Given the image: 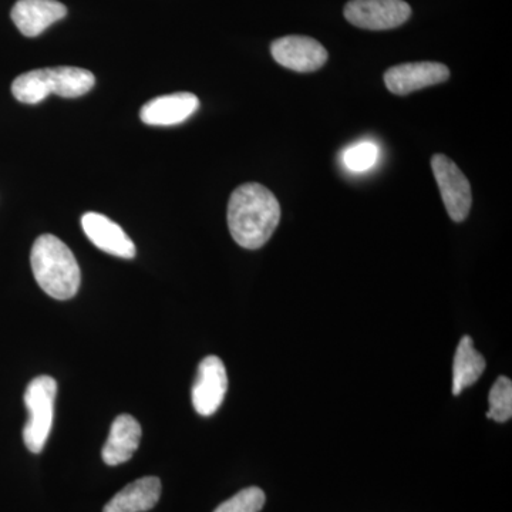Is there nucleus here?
Wrapping results in <instances>:
<instances>
[{
	"label": "nucleus",
	"mask_w": 512,
	"mask_h": 512,
	"mask_svg": "<svg viewBox=\"0 0 512 512\" xmlns=\"http://www.w3.org/2000/svg\"><path fill=\"white\" fill-rule=\"evenodd\" d=\"M279 222L281 205L264 185L248 183L232 192L228 204V228L239 247H264Z\"/></svg>",
	"instance_id": "nucleus-1"
},
{
	"label": "nucleus",
	"mask_w": 512,
	"mask_h": 512,
	"mask_svg": "<svg viewBox=\"0 0 512 512\" xmlns=\"http://www.w3.org/2000/svg\"><path fill=\"white\" fill-rule=\"evenodd\" d=\"M30 264L37 284L52 298L67 301L79 292L82 272L72 249L62 239L50 234L37 238Z\"/></svg>",
	"instance_id": "nucleus-2"
},
{
	"label": "nucleus",
	"mask_w": 512,
	"mask_h": 512,
	"mask_svg": "<svg viewBox=\"0 0 512 512\" xmlns=\"http://www.w3.org/2000/svg\"><path fill=\"white\" fill-rule=\"evenodd\" d=\"M57 383L53 377L39 376L29 383L25 393L28 423L23 429V441L30 453H42L52 430Z\"/></svg>",
	"instance_id": "nucleus-3"
},
{
	"label": "nucleus",
	"mask_w": 512,
	"mask_h": 512,
	"mask_svg": "<svg viewBox=\"0 0 512 512\" xmlns=\"http://www.w3.org/2000/svg\"><path fill=\"white\" fill-rule=\"evenodd\" d=\"M343 13L356 28L377 32L404 25L412 16V8L404 0H350Z\"/></svg>",
	"instance_id": "nucleus-4"
},
{
	"label": "nucleus",
	"mask_w": 512,
	"mask_h": 512,
	"mask_svg": "<svg viewBox=\"0 0 512 512\" xmlns=\"http://www.w3.org/2000/svg\"><path fill=\"white\" fill-rule=\"evenodd\" d=\"M431 170L451 220L463 222L470 214L473 204L470 181L458 165L444 154H436L431 158Z\"/></svg>",
	"instance_id": "nucleus-5"
},
{
	"label": "nucleus",
	"mask_w": 512,
	"mask_h": 512,
	"mask_svg": "<svg viewBox=\"0 0 512 512\" xmlns=\"http://www.w3.org/2000/svg\"><path fill=\"white\" fill-rule=\"evenodd\" d=\"M228 390L227 369L218 356H207L198 366L197 379L192 386V406L200 416L217 413Z\"/></svg>",
	"instance_id": "nucleus-6"
},
{
	"label": "nucleus",
	"mask_w": 512,
	"mask_h": 512,
	"mask_svg": "<svg viewBox=\"0 0 512 512\" xmlns=\"http://www.w3.org/2000/svg\"><path fill=\"white\" fill-rule=\"evenodd\" d=\"M272 57L285 69L299 73L319 70L328 62V50L308 36H285L271 45Z\"/></svg>",
	"instance_id": "nucleus-7"
},
{
	"label": "nucleus",
	"mask_w": 512,
	"mask_h": 512,
	"mask_svg": "<svg viewBox=\"0 0 512 512\" xmlns=\"http://www.w3.org/2000/svg\"><path fill=\"white\" fill-rule=\"evenodd\" d=\"M450 69L443 63L417 62L397 64L384 73V83L397 96L419 92L426 87L447 82Z\"/></svg>",
	"instance_id": "nucleus-8"
},
{
	"label": "nucleus",
	"mask_w": 512,
	"mask_h": 512,
	"mask_svg": "<svg viewBox=\"0 0 512 512\" xmlns=\"http://www.w3.org/2000/svg\"><path fill=\"white\" fill-rule=\"evenodd\" d=\"M82 227L87 238L106 254L133 259L136 256V245L116 222L106 215L87 212L82 217Z\"/></svg>",
	"instance_id": "nucleus-9"
},
{
	"label": "nucleus",
	"mask_w": 512,
	"mask_h": 512,
	"mask_svg": "<svg viewBox=\"0 0 512 512\" xmlns=\"http://www.w3.org/2000/svg\"><path fill=\"white\" fill-rule=\"evenodd\" d=\"M200 109V100L195 94L181 92L156 97L144 104L140 119L148 126H175L190 119Z\"/></svg>",
	"instance_id": "nucleus-10"
},
{
	"label": "nucleus",
	"mask_w": 512,
	"mask_h": 512,
	"mask_svg": "<svg viewBox=\"0 0 512 512\" xmlns=\"http://www.w3.org/2000/svg\"><path fill=\"white\" fill-rule=\"evenodd\" d=\"M67 15V8L57 0H18L13 6V23L26 37H36Z\"/></svg>",
	"instance_id": "nucleus-11"
},
{
	"label": "nucleus",
	"mask_w": 512,
	"mask_h": 512,
	"mask_svg": "<svg viewBox=\"0 0 512 512\" xmlns=\"http://www.w3.org/2000/svg\"><path fill=\"white\" fill-rule=\"evenodd\" d=\"M141 426L130 414H121L111 424L109 439L104 444L101 457L107 466L127 463L140 447Z\"/></svg>",
	"instance_id": "nucleus-12"
},
{
	"label": "nucleus",
	"mask_w": 512,
	"mask_h": 512,
	"mask_svg": "<svg viewBox=\"0 0 512 512\" xmlns=\"http://www.w3.org/2000/svg\"><path fill=\"white\" fill-rule=\"evenodd\" d=\"M161 497V481L157 477H143L128 484L114 495L103 512H146L156 507Z\"/></svg>",
	"instance_id": "nucleus-13"
},
{
	"label": "nucleus",
	"mask_w": 512,
	"mask_h": 512,
	"mask_svg": "<svg viewBox=\"0 0 512 512\" xmlns=\"http://www.w3.org/2000/svg\"><path fill=\"white\" fill-rule=\"evenodd\" d=\"M46 86L49 94L76 99L90 92L96 84V77L92 72L80 67L60 66L45 69Z\"/></svg>",
	"instance_id": "nucleus-14"
},
{
	"label": "nucleus",
	"mask_w": 512,
	"mask_h": 512,
	"mask_svg": "<svg viewBox=\"0 0 512 512\" xmlns=\"http://www.w3.org/2000/svg\"><path fill=\"white\" fill-rule=\"evenodd\" d=\"M485 359L476 348L470 336H464L458 343L453 363V394L458 396L466 387L473 386L485 370Z\"/></svg>",
	"instance_id": "nucleus-15"
},
{
	"label": "nucleus",
	"mask_w": 512,
	"mask_h": 512,
	"mask_svg": "<svg viewBox=\"0 0 512 512\" xmlns=\"http://www.w3.org/2000/svg\"><path fill=\"white\" fill-rule=\"evenodd\" d=\"M12 93L20 103L37 104L50 96L47 92L45 69L20 74L12 83Z\"/></svg>",
	"instance_id": "nucleus-16"
},
{
	"label": "nucleus",
	"mask_w": 512,
	"mask_h": 512,
	"mask_svg": "<svg viewBox=\"0 0 512 512\" xmlns=\"http://www.w3.org/2000/svg\"><path fill=\"white\" fill-rule=\"evenodd\" d=\"M488 419H493L497 423H505L512 417V383L508 377L500 376L493 387H491L490 396H488Z\"/></svg>",
	"instance_id": "nucleus-17"
},
{
	"label": "nucleus",
	"mask_w": 512,
	"mask_h": 512,
	"mask_svg": "<svg viewBox=\"0 0 512 512\" xmlns=\"http://www.w3.org/2000/svg\"><path fill=\"white\" fill-rule=\"evenodd\" d=\"M379 148L372 141H362L349 147L343 154V163L353 173H365L376 164Z\"/></svg>",
	"instance_id": "nucleus-18"
},
{
	"label": "nucleus",
	"mask_w": 512,
	"mask_h": 512,
	"mask_svg": "<svg viewBox=\"0 0 512 512\" xmlns=\"http://www.w3.org/2000/svg\"><path fill=\"white\" fill-rule=\"evenodd\" d=\"M265 493L258 487H248L222 503L214 512H259L265 505Z\"/></svg>",
	"instance_id": "nucleus-19"
}]
</instances>
